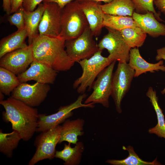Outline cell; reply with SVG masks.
Returning a JSON list of instances; mask_svg holds the SVG:
<instances>
[{
  "mask_svg": "<svg viewBox=\"0 0 165 165\" xmlns=\"http://www.w3.org/2000/svg\"><path fill=\"white\" fill-rule=\"evenodd\" d=\"M65 40L59 37L39 34L31 44L34 60L44 63L58 71L69 70L75 62L65 49Z\"/></svg>",
  "mask_w": 165,
  "mask_h": 165,
  "instance_id": "cell-1",
  "label": "cell"
},
{
  "mask_svg": "<svg viewBox=\"0 0 165 165\" xmlns=\"http://www.w3.org/2000/svg\"><path fill=\"white\" fill-rule=\"evenodd\" d=\"M0 104L5 109L2 112L3 120L11 123L12 129L19 133L23 140L30 139L38 126L37 109L11 97L0 101Z\"/></svg>",
  "mask_w": 165,
  "mask_h": 165,
  "instance_id": "cell-2",
  "label": "cell"
},
{
  "mask_svg": "<svg viewBox=\"0 0 165 165\" xmlns=\"http://www.w3.org/2000/svg\"><path fill=\"white\" fill-rule=\"evenodd\" d=\"M89 26L79 2L73 1L62 9L61 29L58 37L65 40L75 38Z\"/></svg>",
  "mask_w": 165,
  "mask_h": 165,
  "instance_id": "cell-3",
  "label": "cell"
},
{
  "mask_svg": "<svg viewBox=\"0 0 165 165\" xmlns=\"http://www.w3.org/2000/svg\"><path fill=\"white\" fill-rule=\"evenodd\" d=\"M102 51L99 50L90 58L78 62L82 72L73 84V88L77 89L78 93H85L87 88L90 90L96 78L112 62L108 57L102 56Z\"/></svg>",
  "mask_w": 165,
  "mask_h": 165,
  "instance_id": "cell-4",
  "label": "cell"
},
{
  "mask_svg": "<svg viewBox=\"0 0 165 165\" xmlns=\"http://www.w3.org/2000/svg\"><path fill=\"white\" fill-rule=\"evenodd\" d=\"M94 36L89 26L78 37L65 40L66 50L72 61L78 62L90 58L99 50Z\"/></svg>",
  "mask_w": 165,
  "mask_h": 165,
  "instance_id": "cell-5",
  "label": "cell"
},
{
  "mask_svg": "<svg viewBox=\"0 0 165 165\" xmlns=\"http://www.w3.org/2000/svg\"><path fill=\"white\" fill-rule=\"evenodd\" d=\"M61 126L59 125L47 131L41 132L36 138L35 145L36 150L28 165H34L45 159L55 157L56 147L61 138Z\"/></svg>",
  "mask_w": 165,
  "mask_h": 165,
  "instance_id": "cell-6",
  "label": "cell"
},
{
  "mask_svg": "<svg viewBox=\"0 0 165 165\" xmlns=\"http://www.w3.org/2000/svg\"><path fill=\"white\" fill-rule=\"evenodd\" d=\"M106 28L108 32L97 44L99 50L107 49L109 53L108 57L112 61L128 63L131 48L126 43L120 31Z\"/></svg>",
  "mask_w": 165,
  "mask_h": 165,
  "instance_id": "cell-7",
  "label": "cell"
},
{
  "mask_svg": "<svg viewBox=\"0 0 165 165\" xmlns=\"http://www.w3.org/2000/svg\"><path fill=\"white\" fill-rule=\"evenodd\" d=\"M85 93L82 94L73 102L59 108L57 112L49 115L39 114L38 124L36 132H42L53 128L64 122L68 118L73 115L72 111L81 107L93 108L94 103L83 104L82 102L86 97Z\"/></svg>",
  "mask_w": 165,
  "mask_h": 165,
  "instance_id": "cell-8",
  "label": "cell"
},
{
  "mask_svg": "<svg viewBox=\"0 0 165 165\" xmlns=\"http://www.w3.org/2000/svg\"><path fill=\"white\" fill-rule=\"evenodd\" d=\"M134 75V70L128 63L118 62L117 68L112 75L111 96L119 113L122 112V100L130 89Z\"/></svg>",
  "mask_w": 165,
  "mask_h": 165,
  "instance_id": "cell-9",
  "label": "cell"
},
{
  "mask_svg": "<svg viewBox=\"0 0 165 165\" xmlns=\"http://www.w3.org/2000/svg\"><path fill=\"white\" fill-rule=\"evenodd\" d=\"M116 61H113L98 75L93 84V91L86 99L85 104L98 103L105 107H109L108 100L111 94L113 72Z\"/></svg>",
  "mask_w": 165,
  "mask_h": 165,
  "instance_id": "cell-10",
  "label": "cell"
},
{
  "mask_svg": "<svg viewBox=\"0 0 165 165\" xmlns=\"http://www.w3.org/2000/svg\"><path fill=\"white\" fill-rule=\"evenodd\" d=\"M50 89L48 84L21 82L12 92L10 97L34 107L39 106L44 101Z\"/></svg>",
  "mask_w": 165,
  "mask_h": 165,
  "instance_id": "cell-11",
  "label": "cell"
},
{
  "mask_svg": "<svg viewBox=\"0 0 165 165\" xmlns=\"http://www.w3.org/2000/svg\"><path fill=\"white\" fill-rule=\"evenodd\" d=\"M34 60L32 46L28 45L27 47L7 53L1 57L0 66L18 75L25 72Z\"/></svg>",
  "mask_w": 165,
  "mask_h": 165,
  "instance_id": "cell-12",
  "label": "cell"
},
{
  "mask_svg": "<svg viewBox=\"0 0 165 165\" xmlns=\"http://www.w3.org/2000/svg\"><path fill=\"white\" fill-rule=\"evenodd\" d=\"M45 9L39 27V34L58 37L61 29L62 9L56 3H44Z\"/></svg>",
  "mask_w": 165,
  "mask_h": 165,
  "instance_id": "cell-13",
  "label": "cell"
},
{
  "mask_svg": "<svg viewBox=\"0 0 165 165\" xmlns=\"http://www.w3.org/2000/svg\"><path fill=\"white\" fill-rule=\"evenodd\" d=\"M58 72L47 64L34 60L28 69L17 77L21 83L34 80L43 84H53Z\"/></svg>",
  "mask_w": 165,
  "mask_h": 165,
  "instance_id": "cell-14",
  "label": "cell"
},
{
  "mask_svg": "<svg viewBox=\"0 0 165 165\" xmlns=\"http://www.w3.org/2000/svg\"><path fill=\"white\" fill-rule=\"evenodd\" d=\"M79 2L93 35L96 37L99 36L103 27L104 13L101 2L91 0Z\"/></svg>",
  "mask_w": 165,
  "mask_h": 165,
  "instance_id": "cell-15",
  "label": "cell"
},
{
  "mask_svg": "<svg viewBox=\"0 0 165 165\" xmlns=\"http://www.w3.org/2000/svg\"><path fill=\"white\" fill-rule=\"evenodd\" d=\"M128 64L134 70V78L148 72L154 73L160 70L165 72V66L163 65V60H160L154 64L147 62L141 56L138 48L130 49Z\"/></svg>",
  "mask_w": 165,
  "mask_h": 165,
  "instance_id": "cell-16",
  "label": "cell"
},
{
  "mask_svg": "<svg viewBox=\"0 0 165 165\" xmlns=\"http://www.w3.org/2000/svg\"><path fill=\"white\" fill-rule=\"evenodd\" d=\"M132 17L138 27L145 33L153 37L165 36V25L160 23L153 13L140 14L134 12Z\"/></svg>",
  "mask_w": 165,
  "mask_h": 165,
  "instance_id": "cell-17",
  "label": "cell"
},
{
  "mask_svg": "<svg viewBox=\"0 0 165 165\" xmlns=\"http://www.w3.org/2000/svg\"><path fill=\"white\" fill-rule=\"evenodd\" d=\"M45 9L44 4L40 3L32 11L24 10L25 28L27 32L28 45H31L39 35L38 27Z\"/></svg>",
  "mask_w": 165,
  "mask_h": 165,
  "instance_id": "cell-18",
  "label": "cell"
},
{
  "mask_svg": "<svg viewBox=\"0 0 165 165\" xmlns=\"http://www.w3.org/2000/svg\"><path fill=\"white\" fill-rule=\"evenodd\" d=\"M27 37L24 28L2 38L0 41V58L9 52L28 46L25 42Z\"/></svg>",
  "mask_w": 165,
  "mask_h": 165,
  "instance_id": "cell-19",
  "label": "cell"
},
{
  "mask_svg": "<svg viewBox=\"0 0 165 165\" xmlns=\"http://www.w3.org/2000/svg\"><path fill=\"white\" fill-rule=\"evenodd\" d=\"M84 120L81 119H66L61 126V138L58 144L66 141L75 145L78 141V136L84 134Z\"/></svg>",
  "mask_w": 165,
  "mask_h": 165,
  "instance_id": "cell-20",
  "label": "cell"
},
{
  "mask_svg": "<svg viewBox=\"0 0 165 165\" xmlns=\"http://www.w3.org/2000/svg\"><path fill=\"white\" fill-rule=\"evenodd\" d=\"M71 144H65L63 150L56 151L55 157L63 160L65 165H78L84 149L83 144L81 141L78 142L74 147H71Z\"/></svg>",
  "mask_w": 165,
  "mask_h": 165,
  "instance_id": "cell-21",
  "label": "cell"
},
{
  "mask_svg": "<svg viewBox=\"0 0 165 165\" xmlns=\"http://www.w3.org/2000/svg\"><path fill=\"white\" fill-rule=\"evenodd\" d=\"M101 7L104 13L123 16H132L135 9L131 0H112Z\"/></svg>",
  "mask_w": 165,
  "mask_h": 165,
  "instance_id": "cell-22",
  "label": "cell"
},
{
  "mask_svg": "<svg viewBox=\"0 0 165 165\" xmlns=\"http://www.w3.org/2000/svg\"><path fill=\"white\" fill-rule=\"evenodd\" d=\"M146 96L149 98L156 114L157 123L154 127L148 130L150 134H154L158 137L165 138V121L163 114L159 105L156 92L152 87H149L146 93Z\"/></svg>",
  "mask_w": 165,
  "mask_h": 165,
  "instance_id": "cell-23",
  "label": "cell"
},
{
  "mask_svg": "<svg viewBox=\"0 0 165 165\" xmlns=\"http://www.w3.org/2000/svg\"><path fill=\"white\" fill-rule=\"evenodd\" d=\"M103 27L121 31L128 28L138 27L132 17L110 15L104 13Z\"/></svg>",
  "mask_w": 165,
  "mask_h": 165,
  "instance_id": "cell-24",
  "label": "cell"
},
{
  "mask_svg": "<svg viewBox=\"0 0 165 165\" xmlns=\"http://www.w3.org/2000/svg\"><path fill=\"white\" fill-rule=\"evenodd\" d=\"M22 139L19 133L13 130L10 133H3L0 131V152L8 158H11L13 152L17 147Z\"/></svg>",
  "mask_w": 165,
  "mask_h": 165,
  "instance_id": "cell-25",
  "label": "cell"
},
{
  "mask_svg": "<svg viewBox=\"0 0 165 165\" xmlns=\"http://www.w3.org/2000/svg\"><path fill=\"white\" fill-rule=\"evenodd\" d=\"M120 32L126 43L130 48L141 46L147 36L146 34L139 27L127 28Z\"/></svg>",
  "mask_w": 165,
  "mask_h": 165,
  "instance_id": "cell-26",
  "label": "cell"
},
{
  "mask_svg": "<svg viewBox=\"0 0 165 165\" xmlns=\"http://www.w3.org/2000/svg\"><path fill=\"white\" fill-rule=\"evenodd\" d=\"M13 73L0 67V91L4 94L9 96L11 92L21 83Z\"/></svg>",
  "mask_w": 165,
  "mask_h": 165,
  "instance_id": "cell-27",
  "label": "cell"
},
{
  "mask_svg": "<svg viewBox=\"0 0 165 165\" xmlns=\"http://www.w3.org/2000/svg\"><path fill=\"white\" fill-rule=\"evenodd\" d=\"M124 149L127 150L129 155L127 157L121 160H108L106 162L113 165H160L155 159L152 162L144 161L140 158L135 153L133 147L128 146L127 147H123Z\"/></svg>",
  "mask_w": 165,
  "mask_h": 165,
  "instance_id": "cell-28",
  "label": "cell"
},
{
  "mask_svg": "<svg viewBox=\"0 0 165 165\" xmlns=\"http://www.w3.org/2000/svg\"><path fill=\"white\" fill-rule=\"evenodd\" d=\"M135 6L136 13L140 14L145 13L148 12L153 13L156 19L159 21L162 20L160 17V14L157 13L154 7V0H131Z\"/></svg>",
  "mask_w": 165,
  "mask_h": 165,
  "instance_id": "cell-29",
  "label": "cell"
},
{
  "mask_svg": "<svg viewBox=\"0 0 165 165\" xmlns=\"http://www.w3.org/2000/svg\"><path fill=\"white\" fill-rule=\"evenodd\" d=\"M24 11V9L22 6L13 14L8 15L7 17V20L10 24L15 26L17 30L25 28Z\"/></svg>",
  "mask_w": 165,
  "mask_h": 165,
  "instance_id": "cell-30",
  "label": "cell"
},
{
  "mask_svg": "<svg viewBox=\"0 0 165 165\" xmlns=\"http://www.w3.org/2000/svg\"><path fill=\"white\" fill-rule=\"evenodd\" d=\"M44 0H24L22 6L27 11H32Z\"/></svg>",
  "mask_w": 165,
  "mask_h": 165,
  "instance_id": "cell-31",
  "label": "cell"
},
{
  "mask_svg": "<svg viewBox=\"0 0 165 165\" xmlns=\"http://www.w3.org/2000/svg\"><path fill=\"white\" fill-rule=\"evenodd\" d=\"M157 54L155 59L157 61H160L162 59L165 61V46L158 49L156 50ZM162 94L165 96V87L161 91Z\"/></svg>",
  "mask_w": 165,
  "mask_h": 165,
  "instance_id": "cell-32",
  "label": "cell"
},
{
  "mask_svg": "<svg viewBox=\"0 0 165 165\" xmlns=\"http://www.w3.org/2000/svg\"><path fill=\"white\" fill-rule=\"evenodd\" d=\"M24 0H10L11 14L16 11L22 6Z\"/></svg>",
  "mask_w": 165,
  "mask_h": 165,
  "instance_id": "cell-33",
  "label": "cell"
},
{
  "mask_svg": "<svg viewBox=\"0 0 165 165\" xmlns=\"http://www.w3.org/2000/svg\"><path fill=\"white\" fill-rule=\"evenodd\" d=\"M73 0H44L43 3L54 2L57 3L62 9L68 3Z\"/></svg>",
  "mask_w": 165,
  "mask_h": 165,
  "instance_id": "cell-34",
  "label": "cell"
},
{
  "mask_svg": "<svg viewBox=\"0 0 165 165\" xmlns=\"http://www.w3.org/2000/svg\"><path fill=\"white\" fill-rule=\"evenodd\" d=\"M153 2L158 10L165 15V0H154Z\"/></svg>",
  "mask_w": 165,
  "mask_h": 165,
  "instance_id": "cell-35",
  "label": "cell"
},
{
  "mask_svg": "<svg viewBox=\"0 0 165 165\" xmlns=\"http://www.w3.org/2000/svg\"><path fill=\"white\" fill-rule=\"evenodd\" d=\"M2 7L6 14L10 15L11 10L10 0H2Z\"/></svg>",
  "mask_w": 165,
  "mask_h": 165,
  "instance_id": "cell-36",
  "label": "cell"
},
{
  "mask_svg": "<svg viewBox=\"0 0 165 165\" xmlns=\"http://www.w3.org/2000/svg\"><path fill=\"white\" fill-rule=\"evenodd\" d=\"M78 0L79 1H80L86 0ZM94 0L95 1H97V2H103L106 3H109L112 0Z\"/></svg>",
  "mask_w": 165,
  "mask_h": 165,
  "instance_id": "cell-37",
  "label": "cell"
},
{
  "mask_svg": "<svg viewBox=\"0 0 165 165\" xmlns=\"http://www.w3.org/2000/svg\"><path fill=\"white\" fill-rule=\"evenodd\" d=\"M4 94L0 91V101L3 100L4 97Z\"/></svg>",
  "mask_w": 165,
  "mask_h": 165,
  "instance_id": "cell-38",
  "label": "cell"
}]
</instances>
